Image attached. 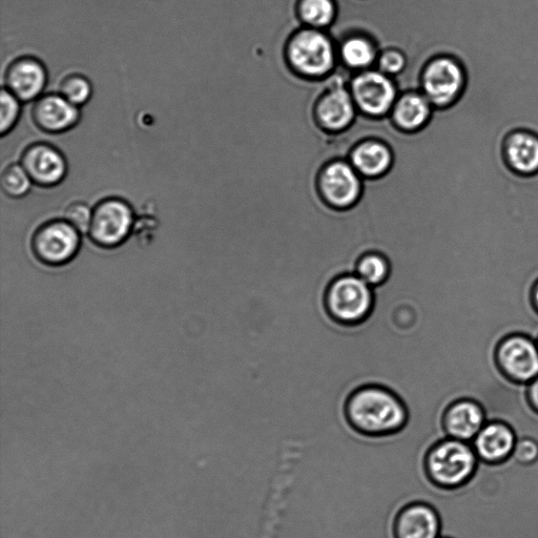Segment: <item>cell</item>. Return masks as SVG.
I'll return each mask as SVG.
<instances>
[{
  "label": "cell",
  "mask_w": 538,
  "mask_h": 538,
  "mask_svg": "<svg viewBox=\"0 0 538 538\" xmlns=\"http://www.w3.org/2000/svg\"><path fill=\"white\" fill-rule=\"evenodd\" d=\"M336 0H299L297 14L308 28L325 30L333 26L338 16Z\"/></svg>",
  "instance_id": "7402d4cb"
},
{
  "label": "cell",
  "mask_w": 538,
  "mask_h": 538,
  "mask_svg": "<svg viewBox=\"0 0 538 538\" xmlns=\"http://www.w3.org/2000/svg\"><path fill=\"white\" fill-rule=\"evenodd\" d=\"M530 400L532 406L538 410V378L532 383L530 387Z\"/></svg>",
  "instance_id": "f546056e"
},
{
  "label": "cell",
  "mask_w": 538,
  "mask_h": 538,
  "mask_svg": "<svg viewBox=\"0 0 538 538\" xmlns=\"http://www.w3.org/2000/svg\"><path fill=\"white\" fill-rule=\"evenodd\" d=\"M346 418L361 436L385 438L395 436L406 427L408 410L395 392L383 386L367 385L350 396Z\"/></svg>",
  "instance_id": "6da1fadb"
},
{
  "label": "cell",
  "mask_w": 538,
  "mask_h": 538,
  "mask_svg": "<svg viewBox=\"0 0 538 538\" xmlns=\"http://www.w3.org/2000/svg\"><path fill=\"white\" fill-rule=\"evenodd\" d=\"M357 106L350 90L337 85L318 100L315 115L320 127L330 133L348 129L356 119Z\"/></svg>",
  "instance_id": "8fae6325"
},
{
  "label": "cell",
  "mask_w": 538,
  "mask_h": 538,
  "mask_svg": "<svg viewBox=\"0 0 538 538\" xmlns=\"http://www.w3.org/2000/svg\"><path fill=\"white\" fill-rule=\"evenodd\" d=\"M93 93L90 81L84 76L73 75L65 79L60 86V95L76 107L85 106Z\"/></svg>",
  "instance_id": "d4e9b609"
},
{
  "label": "cell",
  "mask_w": 538,
  "mask_h": 538,
  "mask_svg": "<svg viewBox=\"0 0 538 538\" xmlns=\"http://www.w3.org/2000/svg\"><path fill=\"white\" fill-rule=\"evenodd\" d=\"M2 107H0V132L3 135L9 133L15 126L20 115V100L6 88L2 91Z\"/></svg>",
  "instance_id": "484cf974"
},
{
  "label": "cell",
  "mask_w": 538,
  "mask_h": 538,
  "mask_svg": "<svg viewBox=\"0 0 538 538\" xmlns=\"http://www.w3.org/2000/svg\"><path fill=\"white\" fill-rule=\"evenodd\" d=\"M441 538H453V537L443 535Z\"/></svg>",
  "instance_id": "1f68e13d"
},
{
  "label": "cell",
  "mask_w": 538,
  "mask_h": 538,
  "mask_svg": "<svg viewBox=\"0 0 538 538\" xmlns=\"http://www.w3.org/2000/svg\"><path fill=\"white\" fill-rule=\"evenodd\" d=\"M326 307L331 317L343 325L365 322L375 305V289L357 274L340 276L330 284Z\"/></svg>",
  "instance_id": "5b68a950"
},
{
  "label": "cell",
  "mask_w": 538,
  "mask_h": 538,
  "mask_svg": "<svg viewBox=\"0 0 538 538\" xmlns=\"http://www.w3.org/2000/svg\"><path fill=\"white\" fill-rule=\"evenodd\" d=\"M350 92L366 116L380 118L391 113L398 100L395 81L380 70H365L351 80Z\"/></svg>",
  "instance_id": "52a82bcc"
},
{
  "label": "cell",
  "mask_w": 538,
  "mask_h": 538,
  "mask_svg": "<svg viewBox=\"0 0 538 538\" xmlns=\"http://www.w3.org/2000/svg\"><path fill=\"white\" fill-rule=\"evenodd\" d=\"M78 231L68 221H53L40 227L33 237V252L41 262L59 266L70 262L79 250Z\"/></svg>",
  "instance_id": "9c48e42d"
},
{
  "label": "cell",
  "mask_w": 538,
  "mask_h": 538,
  "mask_svg": "<svg viewBox=\"0 0 538 538\" xmlns=\"http://www.w3.org/2000/svg\"><path fill=\"white\" fill-rule=\"evenodd\" d=\"M377 62L379 70L390 77L401 74L407 66V58L404 53L393 48L383 51Z\"/></svg>",
  "instance_id": "4316f807"
},
{
  "label": "cell",
  "mask_w": 538,
  "mask_h": 538,
  "mask_svg": "<svg viewBox=\"0 0 538 538\" xmlns=\"http://www.w3.org/2000/svg\"><path fill=\"white\" fill-rule=\"evenodd\" d=\"M499 360L506 374L527 382L538 376V349L524 337H512L500 347Z\"/></svg>",
  "instance_id": "2e32d148"
},
{
  "label": "cell",
  "mask_w": 538,
  "mask_h": 538,
  "mask_svg": "<svg viewBox=\"0 0 538 538\" xmlns=\"http://www.w3.org/2000/svg\"><path fill=\"white\" fill-rule=\"evenodd\" d=\"M349 160L362 177L377 179L391 170L393 155L385 143L371 139L358 144L351 151Z\"/></svg>",
  "instance_id": "d6986e66"
},
{
  "label": "cell",
  "mask_w": 538,
  "mask_h": 538,
  "mask_svg": "<svg viewBox=\"0 0 538 538\" xmlns=\"http://www.w3.org/2000/svg\"><path fill=\"white\" fill-rule=\"evenodd\" d=\"M485 412L482 407L470 400L452 403L443 416V430L447 438L469 442L478 436L484 427Z\"/></svg>",
  "instance_id": "e0dca14e"
},
{
  "label": "cell",
  "mask_w": 538,
  "mask_h": 538,
  "mask_svg": "<svg viewBox=\"0 0 538 538\" xmlns=\"http://www.w3.org/2000/svg\"><path fill=\"white\" fill-rule=\"evenodd\" d=\"M133 223L134 213L127 202L107 199L94 209L89 232L97 245L112 248L128 238Z\"/></svg>",
  "instance_id": "ba28073f"
},
{
  "label": "cell",
  "mask_w": 538,
  "mask_h": 538,
  "mask_svg": "<svg viewBox=\"0 0 538 538\" xmlns=\"http://www.w3.org/2000/svg\"><path fill=\"white\" fill-rule=\"evenodd\" d=\"M339 54L347 68L359 72L369 70L379 57L374 43L369 38L360 35L345 38Z\"/></svg>",
  "instance_id": "44dd1931"
},
{
  "label": "cell",
  "mask_w": 538,
  "mask_h": 538,
  "mask_svg": "<svg viewBox=\"0 0 538 538\" xmlns=\"http://www.w3.org/2000/svg\"><path fill=\"white\" fill-rule=\"evenodd\" d=\"M515 461L523 465H531L538 460V444L532 439L517 441L512 454Z\"/></svg>",
  "instance_id": "f1b7e54d"
},
{
  "label": "cell",
  "mask_w": 538,
  "mask_h": 538,
  "mask_svg": "<svg viewBox=\"0 0 538 538\" xmlns=\"http://www.w3.org/2000/svg\"><path fill=\"white\" fill-rule=\"evenodd\" d=\"M513 429L502 422H493L482 428L474 439L478 458L489 464H500L512 457L516 444Z\"/></svg>",
  "instance_id": "ac0fdd59"
},
{
  "label": "cell",
  "mask_w": 538,
  "mask_h": 538,
  "mask_svg": "<svg viewBox=\"0 0 538 538\" xmlns=\"http://www.w3.org/2000/svg\"><path fill=\"white\" fill-rule=\"evenodd\" d=\"M350 162L335 160L325 165L319 174L317 188L331 209L347 211L361 201L365 185Z\"/></svg>",
  "instance_id": "8992f818"
},
{
  "label": "cell",
  "mask_w": 538,
  "mask_h": 538,
  "mask_svg": "<svg viewBox=\"0 0 538 538\" xmlns=\"http://www.w3.org/2000/svg\"><path fill=\"white\" fill-rule=\"evenodd\" d=\"M286 58L297 74L320 79L334 71L337 52L333 39L323 30L307 27L288 40Z\"/></svg>",
  "instance_id": "3957f363"
},
{
  "label": "cell",
  "mask_w": 538,
  "mask_h": 538,
  "mask_svg": "<svg viewBox=\"0 0 538 538\" xmlns=\"http://www.w3.org/2000/svg\"><path fill=\"white\" fill-rule=\"evenodd\" d=\"M503 159L515 175L532 177L538 174V135L529 130L510 132L503 141Z\"/></svg>",
  "instance_id": "4fadbf2b"
},
{
  "label": "cell",
  "mask_w": 538,
  "mask_h": 538,
  "mask_svg": "<svg viewBox=\"0 0 538 538\" xmlns=\"http://www.w3.org/2000/svg\"><path fill=\"white\" fill-rule=\"evenodd\" d=\"M22 165L33 183L46 188L59 184L68 171L65 157L44 143L28 148L23 155Z\"/></svg>",
  "instance_id": "7c38bea8"
},
{
  "label": "cell",
  "mask_w": 538,
  "mask_h": 538,
  "mask_svg": "<svg viewBox=\"0 0 538 538\" xmlns=\"http://www.w3.org/2000/svg\"><path fill=\"white\" fill-rule=\"evenodd\" d=\"M36 126L44 132L59 134L73 129L80 119L79 108L64 96L52 94L39 98L32 112Z\"/></svg>",
  "instance_id": "5bb4252c"
},
{
  "label": "cell",
  "mask_w": 538,
  "mask_h": 538,
  "mask_svg": "<svg viewBox=\"0 0 538 538\" xmlns=\"http://www.w3.org/2000/svg\"><path fill=\"white\" fill-rule=\"evenodd\" d=\"M93 212L85 203H74L66 212V218L70 224L80 233L90 231Z\"/></svg>",
  "instance_id": "83f0119b"
},
{
  "label": "cell",
  "mask_w": 538,
  "mask_h": 538,
  "mask_svg": "<svg viewBox=\"0 0 538 538\" xmlns=\"http://www.w3.org/2000/svg\"><path fill=\"white\" fill-rule=\"evenodd\" d=\"M422 93L433 108L446 110L461 100L468 84L463 62L449 54L432 57L421 72Z\"/></svg>",
  "instance_id": "277c9868"
},
{
  "label": "cell",
  "mask_w": 538,
  "mask_h": 538,
  "mask_svg": "<svg viewBox=\"0 0 538 538\" xmlns=\"http://www.w3.org/2000/svg\"><path fill=\"white\" fill-rule=\"evenodd\" d=\"M356 274L371 287L384 284L390 275L388 259L379 253L364 255L358 262Z\"/></svg>",
  "instance_id": "603a6c76"
},
{
  "label": "cell",
  "mask_w": 538,
  "mask_h": 538,
  "mask_svg": "<svg viewBox=\"0 0 538 538\" xmlns=\"http://www.w3.org/2000/svg\"><path fill=\"white\" fill-rule=\"evenodd\" d=\"M478 459L477 452L467 442L445 437L426 450L423 467L432 486L454 491L470 482Z\"/></svg>",
  "instance_id": "7a4b0ae2"
},
{
  "label": "cell",
  "mask_w": 538,
  "mask_h": 538,
  "mask_svg": "<svg viewBox=\"0 0 538 538\" xmlns=\"http://www.w3.org/2000/svg\"><path fill=\"white\" fill-rule=\"evenodd\" d=\"M395 538H441L443 523L440 512L424 501L404 504L392 523Z\"/></svg>",
  "instance_id": "30bf717a"
},
{
  "label": "cell",
  "mask_w": 538,
  "mask_h": 538,
  "mask_svg": "<svg viewBox=\"0 0 538 538\" xmlns=\"http://www.w3.org/2000/svg\"><path fill=\"white\" fill-rule=\"evenodd\" d=\"M48 75L43 64L34 58L18 59L5 75L6 89L20 101L38 98L47 86Z\"/></svg>",
  "instance_id": "9a60e30c"
},
{
  "label": "cell",
  "mask_w": 538,
  "mask_h": 538,
  "mask_svg": "<svg viewBox=\"0 0 538 538\" xmlns=\"http://www.w3.org/2000/svg\"><path fill=\"white\" fill-rule=\"evenodd\" d=\"M32 183L33 181L22 164L10 165L2 176L3 190L12 198L26 196L31 190Z\"/></svg>",
  "instance_id": "cb8c5ba5"
},
{
  "label": "cell",
  "mask_w": 538,
  "mask_h": 538,
  "mask_svg": "<svg viewBox=\"0 0 538 538\" xmlns=\"http://www.w3.org/2000/svg\"><path fill=\"white\" fill-rule=\"evenodd\" d=\"M534 298H535V303H536V305H537V307H538V285H537V287H536V291H535V294H534Z\"/></svg>",
  "instance_id": "4dcf8cb0"
},
{
  "label": "cell",
  "mask_w": 538,
  "mask_h": 538,
  "mask_svg": "<svg viewBox=\"0 0 538 538\" xmlns=\"http://www.w3.org/2000/svg\"><path fill=\"white\" fill-rule=\"evenodd\" d=\"M432 113L433 106L423 93L408 92L398 98L391 119L399 130L413 133L427 126Z\"/></svg>",
  "instance_id": "ffe728a7"
}]
</instances>
